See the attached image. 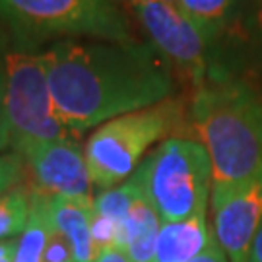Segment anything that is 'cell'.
Instances as JSON below:
<instances>
[{
    "instance_id": "9c48e42d",
    "label": "cell",
    "mask_w": 262,
    "mask_h": 262,
    "mask_svg": "<svg viewBox=\"0 0 262 262\" xmlns=\"http://www.w3.org/2000/svg\"><path fill=\"white\" fill-rule=\"evenodd\" d=\"M214 237L229 262H247L262 225V175L231 185H212Z\"/></svg>"
},
{
    "instance_id": "7a4b0ae2",
    "label": "cell",
    "mask_w": 262,
    "mask_h": 262,
    "mask_svg": "<svg viewBox=\"0 0 262 262\" xmlns=\"http://www.w3.org/2000/svg\"><path fill=\"white\" fill-rule=\"evenodd\" d=\"M187 121L210 156L212 185L262 175V103L247 84L210 74L194 88Z\"/></svg>"
},
{
    "instance_id": "603a6c76",
    "label": "cell",
    "mask_w": 262,
    "mask_h": 262,
    "mask_svg": "<svg viewBox=\"0 0 262 262\" xmlns=\"http://www.w3.org/2000/svg\"><path fill=\"white\" fill-rule=\"evenodd\" d=\"M18 251V239L0 241V262H14Z\"/></svg>"
},
{
    "instance_id": "3957f363",
    "label": "cell",
    "mask_w": 262,
    "mask_h": 262,
    "mask_svg": "<svg viewBox=\"0 0 262 262\" xmlns=\"http://www.w3.org/2000/svg\"><path fill=\"white\" fill-rule=\"evenodd\" d=\"M8 35L33 47L64 39L136 41L126 12L111 0H0Z\"/></svg>"
},
{
    "instance_id": "ffe728a7",
    "label": "cell",
    "mask_w": 262,
    "mask_h": 262,
    "mask_svg": "<svg viewBox=\"0 0 262 262\" xmlns=\"http://www.w3.org/2000/svg\"><path fill=\"white\" fill-rule=\"evenodd\" d=\"M10 148V124L8 111H6V68H4V56L0 45V154Z\"/></svg>"
},
{
    "instance_id": "6da1fadb",
    "label": "cell",
    "mask_w": 262,
    "mask_h": 262,
    "mask_svg": "<svg viewBox=\"0 0 262 262\" xmlns=\"http://www.w3.org/2000/svg\"><path fill=\"white\" fill-rule=\"evenodd\" d=\"M45 58L56 115L76 138L175 92L171 64L138 39H64L45 47Z\"/></svg>"
},
{
    "instance_id": "9a60e30c",
    "label": "cell",
    "mask_w": 262,
    "mask_h": 262,
    "mask_svg": "<svg viewBox=\"0 0 262 262\" xmlns=\"http://www.w3.org/2000/svg\"><path fill=\"white\" fill-rule=\"evenodd\" d=\"M31 190L21 181L0 196V241L18 239L31 215Z\"/></svg>"
},
{
    "instance_id": "52a82bcc",
    "label": "cell",
    "mask_w": 262,
    "mask_h": 262,
    "mask_svg": "<svg viewBox=\"0 0 262 262\" xmlns=\"http://www.w3.org/2000/svg\"><path fill=\"white\" fill-rule=\"evenodd\" d=\"M148 43L177 68L190 84L198 88L210 76V43L185 16L167 0H126Z\"/></svg>"
},
{
    "instance_id": "4fadbf2b",
    "label": "cell",
    "mask_w": 262,
    "mask_h": 262,
    "mask_svg": "<svg viewBox=\"0 0 262 262\" xmlns=\"http://www.w3.org/2000/svg\"><path fill=\"white\" fill-rule=\"evenodd\" d=\"M179 8L185 12L210 45L231 28L239 0H179Z\"/></svg>"
},
{
    "instance_id": "5bb4252c",
    "label": "cell",
    "mask_w": 262,
    "mask_h": 262,
    "mask_svg": "<svg viewBox=\"0 0 262 262\" xmlns=\"http://www.w3.org/2000/svg\"><path fill=\"white\" fill-rule=\"evenodd\" d=\"M142 194H144V188H142L140 179H138L136 173H132L124 183L117 185V187L99 190L95 194L94 212L109 217L111 222H115V224L119 225V229L122 231V225H124L126 217L130 214L134 202Z\"/></svg>"
},
{
    "instance_id": "ac0fdd59",
    "label": "cell",
    "mask_w": 262,
    "mask_h": 262,
    "mask_svg": "<svg viewBox=\"0 0 262 262\" xmlns=\"http://www.w3.org/2000/svg\"><path fill=\"white\" fill-rule=\"evenodd\" d=\"M26 169L24 159L16 151H4L0 154V196L12 187L19 185L24 181Z\"/></svg>"
},
{
    "instance_id": "484cf974",
    "label": "cell",
    "mask_w": 262,
    "mask_h": 262,
    "mask_svg": "<svg viewBox=\"0 0 262 262\" xmlns=\"http://www.w3.org/2000/svg\"><path fill=\"white\" fill-rule=\"evenodd\" d=\"M111 2H115V4H119V6H122V4H126V0H111Z\"/></svg>"
},
{
    "instance_id": "8992f818",
    "label": "cell",
    "mask_w": 262,
    "mask_h": 262,
    "mask_svg": "<svg viewBox=\"0 0 262 262\" xmlns=\"http://www.w3.org/2000/svg\"><path fill=\"white\" fill-rule=\"evenodd\" d=\"M6 68V111L10 148L18 151L31 142L76 138L58 119L47 78L45 47L14 37L0 41Z\"/></svg>"
},
{
    "instance_id": "5b68a950",
    "label": "cell",
    "mask_w": 262,
    "mask_h": 262,
    "mask_svg": "<svg viewBox=\"0 0 262 262\" xmlns=\"http://www.w3.org/2000/svg\"><path fill=\"white\" fill-rule=\"evenodd\" d=\"M161 224L206 212L212 194V161L194 138L171 136L134 171Z\"/></svg>"
},
{
    "instance_id": "e0dca14e",
    "label": "cell",
    "mask_w": 262,
    "mask_h": 262,
    "mask_svg": "<svg viewBox=\"0 0 262 262\" xmlns=\"http://www.w3.org/2000/svg\"><path fill=\"white\" fill-rule=\"evenodd\" d=\"M90 233H92V243H94L97 254L101 251H109V249H119V245H121L119 225L94 210H92V217H90Z\"/></svg>"
},
{
    "instance_id": "8fae6325",
    "label": "cell",
    "mask_w": 262,
    "mask_h": 262,
    "mask_svg": "<svg viewBox=\"0 0 262 262\" xmlns=\"http://www.w3.org/2000/svg\"><path fill=\"white\" fill-rule=\"evenodd\" d=\"M208 212V210H206ZM206 212H198L181 222H165L159 227L156 262H187L214 241Z\"/></svg>"
},
{
    "instance_id": "cb8c5ba5",
    "label": "cell",
    "mask_w": 262,
    "mask_h": 262,
    "mask_svg": "<svg viewBox=\"0 0 262 262\" xmlns=\"http://www.w3.org/2000/svg\"><path fill=\"white\" fill-rule=\"evenodd\" d=\"M247 262H262V225L256 237H254L253 245H251V253H249V260Z\"/></svg>"
},
{
    "instance_id": "44dd1931",
    "label": "cell",
    "mask_w": 262,
    "mask_h": 262,
    "mask_svg": "<svg viewBox=\"0 0 262 262\" xmlns=\"http://www.w3.org/2000/svg\"><path fill=\"white\" fill-rule=\"evenodd\" d=\"M187 262H229V260H227V254L224 253V249L220 247V243L215 241L214 237V241L208 245V249H204L202 253L196 254L194 258H190Z\"/></svg>"
},
{
    "instance_id": "2e32d148",
    "label": "cell",
    "mask_w": 262,
    "mask_h": 262,
    "mask_svg": "<svg viewBox=\"0 0 262 262\" xmlns=\"http://www.w3.org/2000/svg\"><path fill=\"white\" fill-rule=\"evenodd\" d=\"M31 215H29L28 227L18 237V251L14 262H41V253L47 243L49 224L45 220V214L41 210L39 198L31 192Z\"/></svg>"
},
{
    "instance_id": "7c38bea8",
    "label": "cell",
    "mask_w": 262,
    "mask_h": 262,
    "mask_svg": "<svg viewBox=\"0 0 262 262\" xmlns=\"http://www.w3.org/2000/svg\"><path fill=\"white\" fill-rule=\"evenodd\" d=\"M159 227L161 220L144 192L134 202L130 214L122 225L119 249L124 251L132 262H156Z\"/></svg>"
},
{
    "instance_id": "277c9868",
    "label": "cell",
    "mask_w": 262,
    "mask_h": 262,
    "mask_svg": "<svg viewBox=\"0 0 262 262\" xmlns=\"http://www.w3.org/2000/svg\"><path fill=\"white\" fill-rule=\"evenodd\" d=\"M187 113L181 97H169L99 124L84 144L94 187L105 190L124 183L146 159L154 144L171 138L187 122Z\"/></svg>"
},
{
    "instance_id": "d6986e66",
    "label": "cell",
    "mask_w": 262,
    "mask_h": 262,
    "mask_svg": "<svg viewBox=\"0 0 262 262\" xmlns=\"http://www.w3.org/2000/svg\"><path fill=\"white\" fill-rule=\"evenodd\" d=\"M41 262H74V254L68 241L51 227H49L47 243L41 253Z\"/></svg>"
},
{
    "instance_id": "7402d4cb",
    "label": "cell",
    "mask_w": 262,
    "mask_h": 262,
    "mask_svg": "<svg viewBox=\"0 0 262 262\" xmlns=\"http://www.w3.org/2000/svg\"><path fill=\"white\" fill-rule=\"evenodd\" d=\"M94 262H132V260L121 249H109V251H101V253L95 256Z\"/></svg>"
},
{
    "instance_id": "ba28073f",
    "label": "cell",
    "mask_w": 262,
    "mask_h": 262,
    "mask_svg": "<svg viewBox=\"0 0 262 262\" xmlns=\"http://www.w3.org/2000/svg\"><path fill=\"white\" fill-rule=\"evenodd\" d=\"M16 154L24 159V183L43 198H70L94 206V183L78 138L31 142Z\"/></svg>"
},
{
    "instance_id": "d4e9b609",
    "label": "cell",
    "mask_w": 262,
    "mask_h": 262,
    "mask_svg": "<svg viewBox=\"0 0 262 262\" xmlns=\"http://www.w3.org/2000/svg\"><path fill=\"white\" fill-rule=\"evenodd\" d=\"M254 35L262 45V0L254 2Z\"/></svg>"
},
{
    "instance_id": "30bf717a",
    "label": "cell",
    "mask_w": 262,
    "mask_h": 262,
    "mask_svg": "<svg viewBox=\"0 0 262 262\" xmlns=\"http://www.w3.org/2000/svg\"><path fill=\"white\" fill-rule=\"evenodd\" d=\"M37 198L41 202V210L45 214L49 227L55 229L56 233H60L68 241L72 254H74V262H94L97 253H95L92 233H90V217H92L94 206L60 196Z\"/></svg>"
}]
</instances>
